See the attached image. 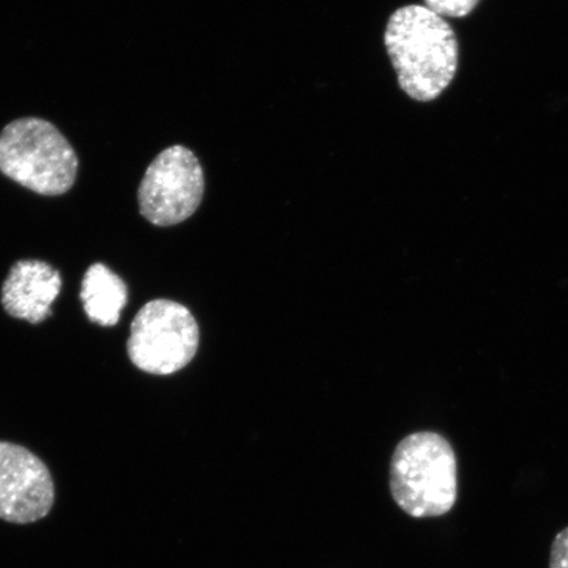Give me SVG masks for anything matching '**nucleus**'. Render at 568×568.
Masks as SVG:
<instances>
[{
  "instance_id": "1",
  "label": "nucleus",
  "mask_w": 568,
  "mask_h": 568,
  "mask_svg": "<svg viewBox=\"0 0 568 568\" xmlns=\"http://www.w3.org/2000/svg\"><path fill=\"white\" fill-rule=\"evenodd\" d=\"M385 44L400 89L415 101H435L457 73V36L424 6L396 10L388 20Z\"/></svg>"
},
{
  "instance_id": "2",
  "label": "nucleus",
  "mask_w": 568,
  "mask_h": 568,
  "mask_svg": "<svg viewBox=\"0 0 568 568\" xmlns=\"http://www.w3.org/2000/svg\"><path fill=\"white\" fill-rule=\"evenodd\" d=\"M389 489L404 513L415 518L444 516L457 501V457L438 433L417 432L402 439L389 466Z\"/></svg>"
},
{
  "instance_id": "3",
  "label": "nucleus",
  "mask_w": 568,
  "mask_h": 568,
  "mask_svg": "<svg viewBox=\"0 0 568 568\" xmlns=\"http://www.w3.org/2000/svg\"><path fill=\"white\" fill-rule=\"evenodd\" d=\"M78 163L73 146L48 120L21 118L0 133V173L36 194H67Z\"/></svg>"
},
{
  "instance_id": "4",
  "label": "nucleus",
  "mask_w": 568,
  "mask_h": 568,
  "mask_svg": "<svg viewBox=\"0 0 568 568\" xmlns=\"http://www.w3.org/2000/svg\"><path fill=\"white\" fill-rule=\"evenodd\" d=\"M199 326L184 305L158 300L149 302L134 316L126 352L132 364L152 375L182 371L195 357Z\"/></svg>"
},
{
  "instance_id": "5",
  "label": "nucleus",
  "mask_w": 568,
  "mask_h": 568,
  "mask_svg": "<svg viewBox=\"0 0 568 568\" xmlns=\"http://www.w3.org/2000/svg\"><path fill=\"white\" fill-rule=\"evenodd\" d=\"M204 173L186 146L165 149L146 169L139 187L140 213L149 223L173 226L193 216L204 195Z\"/></svg>"
},
{
  "instance_id": "6",
  "label": "nucleus",
  "mask_w": 568,
  "mask_h": 568,
  "mask_svg": "<svg viewBox=\"0 0 568 568\" xmlns=\"http://www.w3.org/2000/svg\"><path fill=\"white\" fill-rule=\"evenodd\" d=\"M54 504L49 468L24 446L0 442V520L32 524Z\"/></svg>"
},
{
  "instance_id": "7",
  "label": "nucleus",
  "mask_w": 568,
  "mask_h": 568,
  "mask_svg": "<svg viewBox=\"0 0 568 568\" xmlns=\"http://www.w3.org/2000/svg\"><path fill=\"white\" fill-rule=\"evenodd\" d=\"M62 288L61 274L44 261L23 260L10 270L2 286V305L11 317L40 324L51 317Z\"/></svg>"
},
{
  "instance_id": "8",
  "label": "nucleus",
  "mask_w": 568,
  "mask_h": 568,
  "mask_svg": "<svg viewBox=\"0 0 568 568\" xmlns=\"http://www.w3.org/2000/svg\"><path fill=\"white\" fill-rule=\"evenodd\" d=\"M83 310L91 323L113 326L128 302L125 282L103 264H94L84 273L81 288Z\"/></svg>"
},
{
  "instance_id": "9",
  "label": "nucleus",
  "mask_w": 568,
  "mask_h": 568,
  "mask_svg": "<svg viewBox=\"0 0 568 568\" xmlns=\"http://www.w3.org/2000/svg\"><path fill=\"white\" fill-rule=\"evenodd\" d=\"M479 0H425L426 9L442 18H464L471 13Z\"/></svg>"
},
{
  "instance_id": "10",
  "label": "nucleus",
  "mask_w": 568,
  "mask_h": 568,
  "mask_svg": "<svg viewBox=\"0 0 568 568\" xmlns=\"http://www.w3.org/2000/svg\"><path fill=\"white\" fill-rule=\"evenodd\" d=\"M549 568H568V528L560 531L554 539Z\"/></svg>"
}]
</instances>
